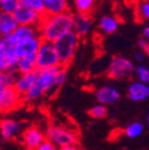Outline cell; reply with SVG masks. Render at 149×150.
<instances>
[{
	"label": "cell",
	"mask_w": 149,
	"mask_h": 150,
	"mask_svg": "<svg viewBox=\"0 0 149 150\" xmlns=\"http://www.w3.org/2000/svg\"><path fill=\"white\" fill-rule=\"evenodd\" d=\"M74 24V14L68 12L59 13V14H44L42 23L40 24V32L42 40L55 42L57 38L65 33L73 30Z\"/></svg>",
	"instance_id": "cell-1"
},
{
	"label": "cell",
	"mask_w": 149,
	"mask_h": 150,
	"mask_svg": "<svg viewBox=\"0 0 149 150\" xmlns=\"http://www.w3.org/2000/svg\"><path fill=\"white\" fill-rule=\"evenodd\" d=\"M61 66L62 64L53 67V68H48V69H43V70H38V75H37V79L33 86L23 97V100L26 103H32L56 89L57 87H56V82H55V78H56V73Z\"/></svg>",
	"instance_id": "cell-2"
},
{
	"label": "cell",
	"mask_w": 149,
	"mask_h": 150,
	"mask_svg": "<svg viewBox=\"0 0 149 150\" xmlns=\"http://www.w3.org/2000/svg\"><path fill=\"white\" fill-rule=\"evenodd\" d=\"M79 41H80V37L72 30L54 42L55 49H56L59 59H60V63L62 66L67 67L68 64H70L74 56H75Z\"/></svg>",
	"instance_id": "cell-3"
},
{
	"label": "cell",
	"mask_w": 149,
	"mask_h": 150,
	"mask_svg": "<svg viewBox=\"0 0 149 150\" xmlns=\"http://www.w3.org/2000/svg\"><path fill=\"white\" fill-rule=\"evenodd\" d=\"M36 61H37V69L38 70L53 68L61 64L54 42L42 40L40 49L36 54Z\"/></svg>",
	"instance_id": "cell-4"
},
{
	"label": "cell",
	"mask_w": 149,
	"mask_h": 150,
	"mask_svg": "<svg viewBox=\"0 0 149 150\" xmlns=\"http://www.w3.org/2000/svg\"><path fill=\"white\" fill-rule=\"evenodd\" d=\"M47 138L51 141L57 148L73 145L78 143V136L74 131L60 126V125H50L47 129Z\"/></svg>",
	"instance_id": "cell-5"
},
{
	"label": "cell",
	"mask_w": 149,
	"mask_h": 150,
	"mask_svg": "<svg viewBox=\"0 0 149 150\" xmlns=\"http://www.w3.org/2000/svg\"><path fill=\"white\" fill-rule=\"evenodd\" d=\"M135 71V66L129 59L124 56H116L111 60L107 69V75L111 79L121 80L129 78L130 75Z\"/></svg>",
	"instance_id": "cell-6"
},
{
	"label": "cell",
	"mask_w": 149,
	"mask_h": 150,
	"mask_svg": "<svg viewBox=\"0 0 149 150\" xmlns=\"http://www.w3.org/2000/svg\"><path fill=\"white\" fill-rule=\"evenodd\" d=\"M13 16L16 17L19 25H32V26H40L44 17L43 13H40L23 5H19L17 7V10L13 12Z\"/></svg>",
	"instance_id": "cell-7"
},
{
	"label": "cell",
	"mask_w": 149,
	"mask_h": 150,
	"mask_svg": "<svg viewBox=\"0 0 149 150\" xmlns=\"http://www.w3.org/2000/svg\"><path fill=\"white\" fill-rule=\"evenodd\" d=\"M37 36H41L38 26L19 25L10 36L5 37V38L11 45L14 47L17 43H19L22 41H25V40H29V38H33V37H37Z\"/></svg>",
	"instance_id": "cell-8"
},
{
	"label": "cell",
	"mask_w": 149,
	"mask_h": 150,
	"mask_svg": "<svg viewBox=\"0 0 149 150\" xmlns=\"http://www.w3.org/2000/svg\"><path fill=\"white\" fill-rule=\"evenodd\" d=\"M23 103V97L16 91L13 86L6 88L4 94L0 97V112L6 113L14 108H17Z\"/></svg>",
	"instance_id": "cell-9"
},
{
	"label": "cell",
	"mask_w": 149,
	"mask_h": 150,
	"mask_svg": "<svg viewBox=\"0 0 149 150\" xmlns=\"http://www.w3.org/2000/svg\"><path fill=\"white\" fill-rule=\"evenodd\" d=\"M42 42V37L37 36L33 38H29L25 41H22L14 45V50L18 55V57H24V56H30V55H36L40 49Z\"/></svg>",
	"instance_id": "cell-10"
},
{
	"label": "cell",
	"mask_w": 149,
	"mask_h": 150,
	"mask_svg": "<svg viewBox=\"0 0 149 150\" xmlns=\"http://www.w3.org/2000/svg\"><path fill=\"white\" fill-rule=\"evenodd\" d=\"M47 139V135H44L38 127H28L23 132V144L29 150H35L43 141Z\"/></svg>",
	"instance_id": "cell-11"
},
{
	"label": "cell",
	"mask_w": 149,
	"mask_h": 150,
	"mask_svg": "<svg viewBox=\"0 0 149 150\" xmlns=\"http://www.w3.org/2000/svg\"><path fill=\"white\" fill-rule=\"evenodd\" d=\"M37 75H38V69L33 70V71H30V73L19 74L16 78L13 87L16 88V91L19 93L22 97H24L26 93L30 91V88L33 86V83H35V81L37 79Z\"/></svg>",
	"instance_id": "cell-12"
},
{
	"label": "cell",
	"mask_w": 149,
	"mask_h": 150,
	"mask_svg": "<svg viewBox=\"0 0 149 150\" xmlns=\"http://www.w3.org/2000/svg\"><path fill=\"white\" fill-rule=\"evenodd\" d=\"M92 29V17L91 13H80L78 12L74 14V24L73 31L75 32L80 38L88 35Z\"/></svg>",
	"instance_id": "cell-13"
},
{
	"label": "cell",
	"mask_w": 149,
	"mask_h": 150,
	"mask_svg": "<svg viewBox=\"0 0 149 150\" xmlns=\"http://www.w3.org/2000/svg\"><path fill=\"white\" fill-rule=\"evenodd\" d=\"M96 98H97L98 103H100V104L111 105V104H115L119 100L121 93L118 89H116L112 86H105V87L99 88L96 92Z\"/></svg>",
	"instance_id": "cell-14"
},
{
	"label": "cell",
	"mask_w": 149,
	"mask_h": 150,
	"mask_svg": "<svg viewBox=\"0 0 149 150\" xmlns=\"http://www.w3.org/2000/svg\"><path fill=\"white\" fill-rule=\"evenodd\" d=\"M128 97L130 100L140 103L149 98V85L141 81L133 82L128 88Z\"/></svg>",
	"instance_id": "cell-15"
},
{
	"label": "cell",
	"mask_w": 149,
	"mask_h": 150,
	"mask_svg": "<svg viewBox=\"0 0 149 150\" xmlns=\"http://www.w3.org/2000/svg\"><path fill=\"white\" fill-rule=\"evenodd\" d=\"M21 131V125L12 118H3L0 120V135L5 141L14 138Z\"/></svg>",
	"instance_id": "cell-16"
},
{
	"label": "cell",
	"mask_w": 149,
	"mask_h": 150,
	"mask_svg": "<svg viewBox=\"0 0 149 150\" xmlns=\"http://www.w3.org/2000/svg\"><path fill=\"white\" fill-rule=\"evenodd\" d=\"M18 26L19 24H18L13 13L0 11V37L10 36Z\"/></svg>",
	"instance_id": "cell-17"
},
{
	"label": "cell",
	"mask_w": 149,
	"mask_h": 150,
	"mask_svg": "<svg viewBox=\"0 0 149 150\" xmlns=\"http://www.w3.org/2000/svg\"><path fill=\"white\" fill-rule=\"evenodd\" d=\"M44 14H59L69 11L68 0H43Z\"/></svg>",
	"instance_id": "cell-18"
},
{
	"label": "cell",
	"mask_w": 149,
	"mask_h": 150,
	"mask_svg": "<svg viewBox=\"0 0 149 150\" xmlns=\"http://www.w3.org/2000/svg\"><path fill=\"white\" fill-rule=\"evenodd\" d=\"M37 70V61H36V55L24 56L18 60L17 63V73L18 74H24Z\"/></svg>",
	"instance_id": "cell-19"
},
{
	"label": "cell",
	"mask_w": 149,
	"mask_h": 150,
	"mask_svg": "<svg viewBox=\"0 0 149 150\" xmlns=\"http://www.w3.org/2000/svg\"><path fill=\"white\" fill-rule=\"evenodd\" d=\"M119 23L114 16H103L99 21V29L105 35H112L118 30Z\"/></svg>",
	"instance_id": "cell-20"
},
{
	"label": "cell",
	"mask_w": 149,
	"mask_h": 150,
	"mask_svg": "<svg viewBox=\"0 0 149 150\" xmlns=\"http://www.w3.org/2000/svg\"><path fill=\"white\" fill-rule=\"evenodd\" d=\"M143 131H144L143 124L140 122H134L124 129V135L129 138H137L143 134Z\"/></svg>",
	"instance_id": "cell-21"
},
{
	"label": "cell",
	"mask_w": 149,
	"mask_h": 150,
	"mask_svg": "<svg viewBox=\"0 0 149 150\" xmlns=\"http://www.w3.org/2000/svg\"><path fill=\"white\" fill-rule=\"evenodd\" d=\"M96 0H74L75 10L80 13H91L94 8Z\"/></svg>",
	"instance_id": "cell-22"
},
{
	"label": "cell",
	"mask_w": 149,
	"mask_h": 150,
	"mask_svg": "<svg viewBox=\"0 0 149 150\" xmlns=\"http://www.w3.org/2000/svg\"><path fill=\"white\" fill-rule=\"evenodd\" d=\"M88 115L94 119H103L107 116V108L104 104H97L88 110Z\"/></svg>",
	"instance_id": "cell-23"
},
{
	"label": "cell",
	"mask_w": 149,
	"mask_h": 150,
	"mask_svg": "<svg viewBox=\"0 0 149 150\" xmlns=\"http://www.w3.org/2000/svg\"><path fill=\"white\" fill-rule=\"evenodd\" d=\"M21 5V0H0V11L13 13Z\"/></svg>",
	"instance_id": "cell-24"
},
{
	"label": "cell",
	"mask_w": 149,
	"mask_h": 150,
	"mask_svg": "<svg viewBox=\"0 0 149 150\" xmlns=\"http://www.w3.org/2000/svg\"><path fill=\"white\" fill-rule=\"evenodd\" d=\"M21 5L26 6L31 10H35L44 14V3L43 0H21Z\"/></svg>",
	"instance_id": "cell-25"
},
{
	"label": "cell",
	"mask_w": 149,
	"mask_h": 150,
	"mask_svg": "<svg viewBox=\"0 0 149 150\" xmlns=\"http://www.w3.org/2000/svg\"><path fill=\"white\" fill-rule=\"evenodd\" d=\"M17 78V73L14 71H0V82L5 85L6 87L13 86Z\"/></svg>",
	"instance_id": "cell-26"
},
{
	"label": "cell",
	"mask_w": 149,
	"mask_h": 150,
	"mask_svg": "<svg viewBox=\"0 0 149 150\" xmlns=\"http://www.w3.org/2000/svg\"><path fill=\"white\" fill-rule=\"evenodd\" d=\"M135 73H136L138 81L143 83H149V68L144 66H137L135 68Z\"/></svg>",
	"instance_id": "cell-27"
},
{
	"label": "cell",
	"mask_w": 149,
	"mask_h": 150,
	"mask_svg": "<svg viewBox=\"0 0 149 150\" xmlns=\"http://www.w3.org/2000/svg\"><path fill=\"white\" fill-rule=\"evenodd\" d=\"M138 16L142 19L149 21V0H143L138 5Z\"/></svg>",
	"instance_id": "cell-28"
},
{
	"label": "cell",
	"mask_w": 149,
	"mask_h": 150,
	"mask_svg": "<svg viewBox=\"0 0 149 150\" xmlns=\"http://www.w3.org/2000/svg\"><path fill=\"white\" fill-rule=\"evenodd\" d=\"M35 150H57V146L55 145L51 141H49L47 138L45 141H43L38 146H37Z\"/></svg>",
	"instance_id": "cell-29"
},
{
	"label": "cell",
	"mask_w": 149,
	"mask_h": 150,
	"mask_svg": "<svg viewBox=\"0 0 149 150\" xmlns=\"http://www.w3.org/2000/svg\"><path fill=\"white\" fill-rule=\"evenodd\" d=\"M137 43H138V47L144 51V49L147 48V45H148V43H149V42L144 38V37H142V38H140V40H138V42H137Z\"/></svg>",
	"instance_id": "cell-30"
},
{
	"label": "cell",
	"mask_w": 149,
	"mask_h": 150,
	"mask_svg": "<svg viewBox=\"0 0 149 150\" xmlns=\"http://www.w3.org/2000/svg\"><path fill=\"white\" fill-rule=\"evenodd\" d=\"M57 150H80V148L77 144H73V145H66V146H61Z\"/></svg>",
	"instance_id": "cell-31"
},
{
	"label": "cell",
	"mask_w": 149,
	"mask_h": 150,
	"mask_svg": "<svg viewBox=\"0 0 149 150\" xmlns=\"http://www.w3.org/2000/svg\"><path fill=\"white\" fill-rule=\"evenodd\" d=\"M135 59H136L138 62H143V61H144V59H145V55H144L143 52L138 51V52H136V54H135Z\"/></svg>",
	"instance_id": "cell-32"
},
{
	"label": "cell",
	"mask_w": 149,
	"mask_h": 150,
	"mask_svg": "<svg viewBox=\"0 0 149 150\" xmlns=\"http://www.w3.org/2000/svg\"><path fill=\"white\" fill-rule=\"evenodd\" d=\"M143 37L149 42V26H145V28L143 29Z\"/></svg>",
	"instance_id": "cell-33"
},
{
	"label": "cell",
	"mask_w": 149,
	"mask_h": 150,
	"mask_svg": "<svg viewBox=\"0 0 149 150\" xmlns=\"http://www.w3.org/2000/svg\"><path fill=\"white\" fill-rule=\"evenodd\" d=\"M6 88H7V87H6L5 85H3L1 82H0V97H1V96L4 94V92L6 91Z\"/></svg>",
	"instance_id": "cell-34"
},
{
	"label": "cell",
	"mask_w": 149,
	"mask_h": 150,
	"mask_svg": "<svg viewBox=\"0 0 149 150\" xmlns=\"http://www.w3.org/2000/svg\"><path fill=\"white\" fill-rule=\"evenodd\" d=\"M144 54L148 56V57H149V43H148V45H147V48L144 49Z\"/></svg>",
	"instance_id": "cell-35"
},
{
	"label": "cell",
	"mask_w": 149,
	"mask_h": 150,
	"mask_svg": "<svg viewBox=\"0 0 149 150\" xmlns=\"http://www.w3.org/2000/svg\"><path fill=\"white\" fill-rule=\"evenodd\" d=\"M147 122H148V125H149V113H148V116H147Z\"/></svg>",
	"instance_id": "cell-36"
},
{
	"label": "cell",
	"mask_w": 149,
	"mask_h": 150,
	"mask_svg": "<svg viewBox=\"0 0 149 150\" xmlns=\"http://www.w3.org/2000/svg\"><path fill=\"white\" fill-rule=\"evenodd\" d=\"M148 85H149V83H148Z\"/></svg>",
	"instance_id": "cell-37"
}]
</instances>
